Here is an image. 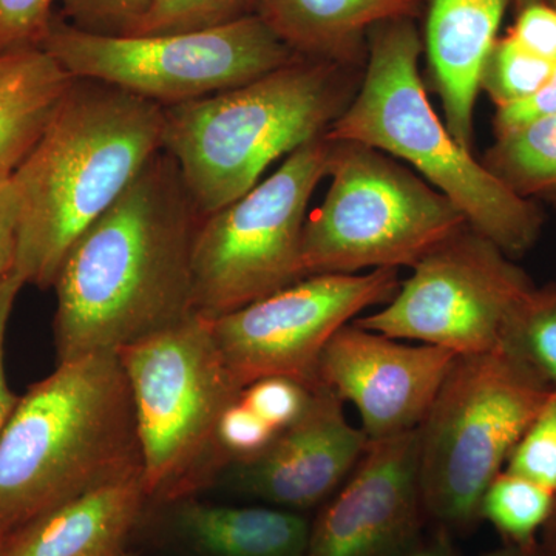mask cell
<instances>
[{
    "label": "cell",
    "mask_w": 556,
    "mask_h": 556,
    "mask_svg": "<svg viewBox=\"0 0 556 556\" xmlns=\"http://www.w3.org/2000/svg\"><path fill=\"white\" fill-rule=\"evenodd\" d=\"M482 556H546L541 551L540 541L530 546H510V544H503V547H497L495 551L486 552Z\"/></svg>",
    "instance_id": "obj_37"
},
{
    "label": "cell",
    "mask_w": 556,
    "mask_h": 556,
    "mask_svg": "<svg viewBox=\"0 0 556 556\" xmlns=\"http://www.w3.org/2000/svg\"><path fill=\"white\" fill-rule=\"evenodd\" d=\"M150 503L144 475L53 508L7 538V556H119Z\"/></svg>",
    "instance_id": "obj_17"
},
{
    "label": "cell",
    "mask_w": 556,
    "mask_h": 556,
    "mask_svg": "<svg viewBox=\"0 0 556 556\" xmlns=\"http://www.w3.org/2000/svg\"><path fill=\"white\" fill-rule=\"evenodd\" d=\"M415 21L369 30L361 86L325 135L407 161L459 207L471 229L510 258L525 255L540 239L543 211L493 177L439 119L420 78L424 42Z\"/></svg>",
    "instance_id": "obj_5"
},
{
    "label": "cell",
    "mask_w": 556,
    "mask_h": 556,
    "mask_svg": "<svg viewBox=\"0 0 556 556\" xmlns=\"http://www.w3.org/2000/svg\"><path fill=\"white\" fill-rule=\"evenodd\" d=\"M511 0H430L426 49L445 126L463 148L473 144L482 65Z\"/></svg>",
    "instance_id": "obj_16"
},
{
    "label": "cell",
    "mask_w": 556,
    "mask_h": 556,
    "mask_svg": "<svg viewBox=\"0 0 556 556\" xmlns=\"http://www.w3.org/2000/svg\"><path fill=\"white\" fill-rule=\"evenodd\" d=\"M412 269L382 309L354 324L470 356L507 343L538 289L503 249L468 225Z\"/></svg>",
    "instance_id": "obj_11"
},
{
    "label": "cell",
    "mask_w": 556,
    "mask_h": 556,
    "mask_svg": "<svg viewBox=\"0 0 556 556\" xmlns=\"http://www.w3.org/2000/svg\"><path fill=\"white\" fill-rule=\"evenodd\" d=\"M119 556H135V555L129 554V552H124V554L119 555Z\"/></svg>",
    "instance_id": "obj_40"
},
{
    "label": "cell",
    "mask_w": 556,
    "mask_h": 556,
    "mask_svg": "<svg viewBox=\"0 0 556 556\" xmlns=\"http://www.w3.org/2000/svg\"><path fill=\"white\" fill-rule=\"evenodd\" d=\"M402 556H457L452 533L438 527L437 532L424 541H417L407 554Z\"/></svg>",
    "instance_id": "obj_35"
},
{
    "label": "cell",
    "mask_w": 556,
    "mask_h": 556,
    "mask_svg": "<svg viewBox=\"0 0 556 556\" xmlns=\"http://www.w3.org/2000/svg\"><path fill=\"white\" fill-rule=\"evenodd\" d=\"M540 547L544 555L556 556V497L551 518H548L543 532H541Z\"/></svg>",
    "instance_id": "obj_36"
},
{
    "label": "cell",
    "mask_w": 556,
    "mask_h": 556,
    "mask_svg": "<svg viewBox=\"0 0 556 556\" xmlns=\"http://www.w3.org/2000/svg\"><path fill=\"white\" fill-rule=\"evenodd\" d=\"M368 442L362 428L348 422L342 399L318 383L298 422L280 431L262 455L232 466L233 484L270 506L305 510L342 485Z\"/></svg>",
    "instance_id": "obj_15"
},
{
    "label": "cell",
    "mask_w": 556,
    "mask_h": 556,
    "mask_svg": "<svg viewBox=\"0 0 556 556\" xmlns=\"http://www.w3.org/2000/svg\"><path fill=\"white\" fill-rule=\"evenodd\" d=\"M313 388L295 379L270 376L243 388L240 401L280 433L306 412Z\"/></svg>",
    "instance_id": "obj_27"
},
{
    "label": "cell",
    "mask_w": 556,
    "mask_h": 556,
    "mask_svg": "<svg viewBox=\"0 0 556 556\" xmlns=\"http://www.w3.org/2000/svg\"><path fill=\"white\" fill-rule=\"evenodd\" d=\"M399 287L394 268L317 274L208 325L241 390L270 376L316 387L318 361L329 340L365 309L390 302Z\"/></svg>",
    "instance_id": "obj_12"
},
{
    "label": "cell",
    "mask_w": 556,
    "mask_h": 556,
    "mask_svg": "<svg viewBox=\"0 0 556 556\" xmlns=\"http://www.w3.org/2000/svg\"><path fill=\"white\" fill-rule=\"evenodd\" d=\"M201 215L164 150L70 249L54 280L58 364L118 353L195 314Z\"/></svg>",
    "instance_id": "obj_1"
},
{
    "label": "cell",
    "mask_w": 556,
    "mask_h": 556,
    "mask_svg": "<svg viewBox=\"0 0 556 556\" xmlns=\"http://www.w3.org/2000/svg\"><path fill=\"white\" fill-rule=\"evenodd\" d=\"M364 67L299 58L236 89L164 109L163 150L201 218L254 188L274 161L327 134Z\"/></svg>",
    "instance_id": "obj_4"
},
{
    "label": "cell",
    "mask_w": 556,
    "mask_h": 556,
    "mask_svg": "<svg viewBox=\"0 0 556 556\" xmlns=\"http://www.w3.org/2000/svg\"><path fill=\"white\" fill-rule=\"evenodd\" d=\"M506 470L556 495V388L508 457Z\"/></svg>",
    "instance_id": "obj_26"
},
{
    "label": "cell",
    "mask_w": 556,
    "mask_h": 556,
    "mask_svg": "<svg viewBox=\"0 0 556 556\" xmlns=\"http://www.w3.org/2000/svg\"><path fill=\"white\" fill-rule=\"evenodd\" d=\"M456 354L412 345L351 321L329 340L318 361V383L357 409L368 441L417 430Z\"/></svg>",
    "instance_id": "obj_13"
},
{
    "label": "cell",
    "mask_w": 556,
    "mask_h": 556,
    "mask_svg": "<svg viewBox=\"0 0 556 556\" xmlns=\"http://www.w3.org/2000/svg\"><path fill=\"white\" fill-rule=\"evenodd\" d=\"M554 387L514 343L456 356L417 428L424 511L438 527L467 533L515 445Z\"/></svg>",
    "instance_id": "obj_6"
},
{
    "label": "cell",
    "mask_w": 556,
    "mask_h": 556,
    "mask_svg": "<svg viewBox=\"0 0 556 556\" xmlns=\"http://www.w3.org/2000/svg\"><path fill=\"white\" fill-rule=\"evenodd\" d=\"M175 535L200 556H306L311 525L281 507H232L193 497L172 504Z\"/></svg>",
    "instance_id": "obj_19"
},
{
    "label": "cell",
    "mask_w": 556,
    "mask_h": 556,
    "mask_svg": "<svg viewBox=\"0 0 556 556\" xmlns=\"http://www.w3.org/2000/svg\"><path fill=\"white\" fill-rule=\"evenodd\" d=\"M42 49L75 79L174 108L236 89L299 60L257 14L201 30L100 35L53 21Z\"/></svg>",
    "instance_id": "obj_9"
},
{
    "label": "cell",
    "mask_w": 556,
    "mask_h": 556,
    "mask_svg": "<svg viewBox=\"0 0 556 556\" xmlns=\"http://www.w3.org/2000/svg\"><path fill=\"white\" fill-rule=\"evenodd\" d=\"M116 354L129 380L149 500L174 504L193 497L228 467L217 427L243 391L207 318L193 314Z\"/></svg>",
    "instance_id": "obj_7"
},
{
    "label": "cell",
    "mask_w": 556,
    "mask_h": 556,
    "mask_svg": "<svg viewBox=\"0 0 556 556\" xmlns=\"http://www.w3.org/2000/svg\"><path fill=\"white\" fill-rule=\"evenodd\" d=\"M254 0H150L129 35L148 36L217 27L252 13Z\"/></svg>",
    "instance_id": "obj_24"
},
{
    "label": "cell",
    "mask_w": 556,
    "mask_h": 556,
    "mask_svg": "<svg viewBox=\"0 0 556 556\" xmlns=\"http://www.w3.org/2000/svg\"><path fill=\"white\" fill-rule=\"evenodd\" d=\"M73 83L42 47L0 51V179L20 169Z\"/></svg>",
    "instance_id": "obj_20"
},
{
    "label": "cell",
    "mask_w": 556,
    "mask_h": 556,
    "mask_svg": "<svg viewBox=\"0 0 556 556\" xmlns=\"http://www.w3.org/2000/svg\"><path fill=\"white\" fill-rule=\"evenodd\" d=\"M20 199L13 177L0 179V280L16 268Z\"/></svg>",
    "instance_id": "obj_34"
},
{
    "label": "cell",
    "mask_w": 556,
    "mask_h": 556,
    "mask_svg": "<svg viewBox=\"0 0 556 556\" xmlns=\"http://www.w3.org/2000/svg\"><path fill=\"white\" fill-rule=\"evenodd\" d=\"M24 287V278L16 270L0 280V433L20 401V397L10 390L9 380H7L3 351H5L7 329H9L14 302Z\"/></svg>",
    "instance_id": "obj_33"
},
{
    "label": "cell",
    "mask_w": 556,
    "mask_h": 556,
    "mask_svg": "<svg viewBox=\"0 0 556 556\" xmlns=\"http://www.w3.org/2000/svg\"><path fill=\"white\" fill-rule=\"evenodd\" d=\"M0 556H7V538L0 535Z\"/></svg>",
    "instance_id": "obj_38"
},
{
    "label": "cell",
    "mask_w": 556,
    "mask_h": 556,
    "mask_svg": "<svg viewBox=\"0 0 556 556\" xmlns=\"http://www.w3.org/2000/svg\"><path fill=\"white\" fill-rule=\"evenodd\" d=\"M60 0H0V51L40 49Z\"/></svg>",
    "instance_id": "obj_29"
},
{
    "label": "cell",
    "mask_w": 556,
    "mask_h": 556,
    "mask_svg": "<svg viewBox=\"0 0 556 556\" xmlns=\"http://www.w3.org/2000/svg\"><path fill=\"white\" fill-rule=\"evenodd\" d=\"M135 475L141 448L118 354L60 362L20 397L0 433V535Z\"/></svg>",
    "instance_id": "obj_3"
},
{
    "label": "cell",
    "mask_w": 556,
    "mask_h": 556,
    "mask_svg": "<svg viewBox=\"0 0 556 556\" xmlns=\"http://www.w3.org/2000/svg\"><path fill=\"white\" fill-rule=\"evenodd\" d=\"M164 109L75 79L14 172L20 199L16 270L53 288L65 255L163 150Z\"/></svg>",
    "instance_id": "obj_2"
},
{
    "label": "cell",
    "mask_w": 556,
    "mask_h": 556,
    "mask_svg": "<svg viewBox=\"0 0 556 556\" xmlns=\"http://www.w3.org/2000/svg\"><path fill=\"white\" fill-rule=\"evenodd\" d=\"M427 0H254L252 13L299 56L364 67L368 33L417 20Z\"/></svg>",
    "instance_id": "obj_18"
},
{
    "label": "cell",
    "mask_w": 556,
    "mask_h": 556,
    "mask_svg": "<svg viewBox=\"0 0 556 556\" xmlns=\"http://www.w3.org/2000/svg\"><path fill=\"white\" fill-rule=\"evenodd\" d=\"M482 164L515 195L556 206V115L496 137Z\"/></svg>",
    "instance_id": "obj_21"
},
{
    "label": "cell",
    "mask_w": 556,
    "mask_h": 556,
    "mask_svg": "<svg viewBox=\"0 0 556 556\" xmlns=\"http://www.w3.org/2000/svg\"><path fill=\"white\" fill-rule=\"evenodd\" d=\"M329 141L331 182L303 230L306 277L413 268L467 225L448 197L380 150Z\"/></svg>",
    "instance_id": "obj_8"
},
{
    "label": "cell",
    "mask_w": 556,
    "mask_h": 556,
    "mask_svg": "<svg viewBox=\"0 0 556 556\" xmlns=\"http://www.w3.org/2000/svg\"><path fill=\"white\" fill-rule=\"evenodd\" d=\"M517 20L508 35L522 49L556 65V9L541 0H515Z\"/></svg>",
    "instance_id": "obj_31"
},
{
    "label": "cell",
    "mask_w": 556,
    "mask_h": 556,
    "mask_svg": "<svg viewBox=\"0 0 556 556\" xmlns=\"http://www.w3.org/2000/svg\"><path fill=\"white\" fill-rule=\"evenodd\" d=\"M541 2L547 3V5L554 7V9H556V0H541Z\"/></svg>",
    "instance_id": "obj_39"
},
{
    "label": "cell",
    "mask_w": 556,
    "mask_h": 556,
    "mask_svg": "<svg viewBox=\"0 0 556 556\" xmlns=\"http://www.w3.org/2000/svg\"><path fill=\"white\" fill-rule=\"evenodd\" d=\"M68 24L100 35H129L150 0H60Z\"/></svg>",
    "instance_id": "obj_30"
},
{
    "label": "cell",
    "mask_w": 556,
    "mask_h": 556,
    "mask_svg": "<svg viewBox=\"0 0 556 556\" xmlns=\"http://www.w3.org/2000/svg\"><path fill=\"white\" fill-rule=\"evenodd\" d=\"M424 515L417 430L369 441L311 525L306 556H402L417 543Z\"/></svg>",
    "instance_id": "obj_14"
},
{
    "label": "cell",
    "mask_w": 556,
    "mask_h": 556,
    "mask_svg": "<svg viewBox=\"0 0 556 556\" xmlns=\"http://www.w3.org/2000/svg\"><path fill=\"white\" fill-rule=\"evenodd\" d=\"M508 342L556 388V285L536 289Z\"/></svg>",
    "instance_id": "obj_25"
},
{
    "label": "cell",
    "mask_w": 556,
    "mask_h": 556,
    "mask_svg": "<svg viewBox=\"0 0 556 556\" xmlns=\"http://www.w3.org/2000/svg\"><path fill=\"white\" fill-rule=\"evenodd\" d=\"M277 434L278 431L260 419L239 396L219 419L217 445L226 466H236L262 455Z\"/></svg>",
    "instance_id": "obj_28"
},
{
    "label": "cell",
    "mask_w": 556,
    "mask_h": 556,
    "mask_svg": "<svg viewBox=\"0 0 556 556\" xmlns=\"http://www.w3.org/2000/svg\"><path fill=\"white\" fill-rule=\"evenodd\" d=\"M556 115V67L547 83L532 97L514 102V104L496 108L495 127L496 137L517 130L526 124L546 116Z\"/></svg>",
    "instance_id": "obj_32"
},
{
    "label": "cell",
    "mask_w": 556,
    "mask_h": 556,
    "mask_svg": "<svg viewBox=\"0 0 556 556\" xmlns=\"http://www.w3.org/2000/svg\"><path fill=\"white\" fill-rule=\"evenodd\" d=\"M555 67L522 49L507 35L493 43L482 65L479 90H484L496 108H503L536 93L551 78Z\"/></svg>",
    "instance_id": "obj_23"
},
{
    "label": "cell",
    "mask_w": 556,
    "mask_h": 556,
    "mask_svg": "<svg viewBox=\"0 0 556 556\" xmlns=\"http://www.w3.org/2000/svg\"><path fill=\"white\" fill-rule=\"evenodd\" d=\"M329 156L331 141L314 138L240 199L201 218L192 244L197 316H225L306 277L303 230Z\"/></svg>",
    "instance_id": "obj_10"
},
{
    "label": "cell",
    "mask_w": 556,
    "mask_h": 556,
    "mask_svg": "<svg viewBox=\"0 0 556 556\" xmlns=\"http://www.w3.org/2000/svg\"><path fill=\"white\" fill-rule=\"evenodd\" d=\"M555 493L504 468L486 489L481 521L490 522L510 546H530L554 510Z\"/></svg>",
    "instance_id": "obj_22"
}]
</instances>
